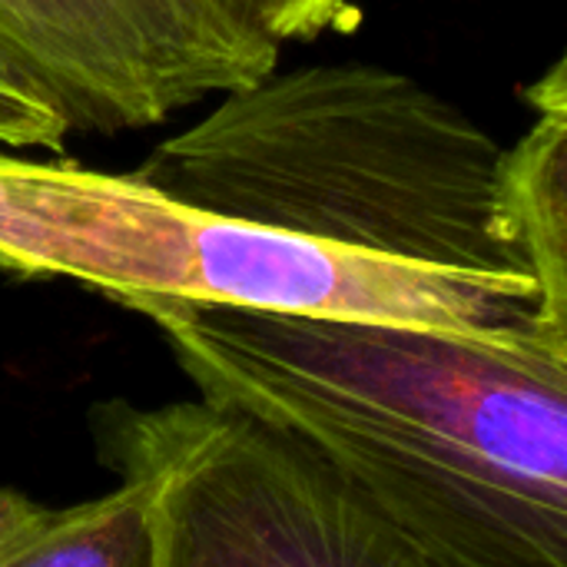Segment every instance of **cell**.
Masks as SVG:
<instances>
[{
    "mask_svg": "<svg viewBox=\"0 0 567 567\" xmlns=\"http://www.w3.org/2000/svg\"><path fill=\"white\" fill-rule=\"evenodd\" d=\"M199 402L276 429L435 567H567V362L449 332L133 306Z\"/></svg>",
    "mask_w": 567,
    "mask_h": 567,
    "instance_id": "1",
    "label": "cell"
},
{
    "mask_svg": "<svg viewBox=\"0 0 567 567\" xmlns=\"http://www.w3.org/2000/svg\"><path fill=\"white\" fill-rule=\"evenodd\" d=\"M502 153L478 120L402 70L312 63L223 93L133 176L349 252L535 286L502 229Z\"/></svg>",
    "mask_w": 567,
    "mask_h": 567,
    "instance_id": "2",
    "label": "cell"
},
{
    "mask_svg": "<svg viewBox=\"0 0 567 567\" xmlns=\"http://www.w3.org/2000/svg\"><path fill=\"white\" fill-rule=\"evenodd\" d=\"M0 276L70 279L143 302L369 319L567 362L532 282L458 276L349 252L189 206L63 156L0 146Z\"/></svg>",
    "mask_w": 567,
    "mask_h": 567,
    "instance_id": "3",
    "label": "cell"
},
{
    "mask_svg": "<svg viewBox=\"0 0 567 567\" xmlns=\"http://www.w3.org/2000/svg\"><path fill=\"white\" fill-rule=\"evenodd\" d=\"M90 432L146 495L156 567H435L302 445L233 409L106 402Z\"/></svg>",
    "mask_w": 567,
    "mask_h": 567,
    "instance_id": "4",
    "label": "cell"
},
{
    "mask_svg": "<svg viewBox=\"0 0 567 567\" xmlns=\"http://www.w3.org/2000/svg\"><path fill=\"white\" fill-rule=\"evenodd\" d=\"M276 66L223 0H0V70L70 133L150 130Z\"/></svg>",
    "mask_w": 567,
    "mask_h": 567,
    "instance_id": "5",
    "label": "cell"
},
{
    "mask_svg": "<svg viewBox=\"0 0 567 567\" xmlns=\"http://www.w3.org/2000/svg\"><path fill=\"white\" fill-rule=\"evenodd\" d=\"M532 126L502 153L498 216L528 266L542 309L567 336V60L558 56L525 86Z\"/></svg>",
    "mask_w": 567,
    "mask_h": 567,
    "instance_id": "6",
    "label": "cell"
},
{
    "mask_svg": "<svg viewBox=\"0 0 567 567\" xmlns=\"http://www.w3.org/2000/svg\"><path fill=\"white\" fill-rule=\"evenodd\" d=\"M0 567H156L146 495L120 482L100 498L47 508L0 548Z\"/></svg>",
    "mask_w": 567,
    "mask_h": 567,
    "instance_id": "7",
    "label": "cell"
},
{
    "mask_svg": "<svg viewBox=\"0 0 567 567\" xmlns=\"http://www.w3.org/2000/svg\"><path fill=\"white\" fill-rule=\"evenodd\" d=\"M223 3L279 47L286 40H312L329 30H346L352 27V20H359V10H352L349 0H223Z\"/></svg>",
    "mask_w": 567,
    "mask_h": 567,
    "instance_id": "8",
    "label": "cell"
},
{
    "mask_svg": "<svg viewBox=\"0 0 567 567\" xmlns=\"http://www.w3.org/2000/svg\"><path fill=\"white\" fill-rule=\"evenodd\" d=\"M66 123L37 96L20 90L0 70V146L3 150H43L60 156L66 146Z\"/></svg>",
    "mask_w": 567,
    "mask_h": 567,
    "instance_id": "9",
    "label": "cell"
},
{
    "mask_svg": "<svg viewBox=\"0 0 567 567\" xmlns=\"http://www.w3.org/2000/svg\"><path fill=\"white\" fill-rule=\"evenodd\" d=\"M43 512H47V505L30 502L27 495H20L13 488H0V548L10 538H17L20 532H27Z\"/></svg>",
    "mask_w": 567,
    "mask_h": 567,
    "instance_id": "10",
    "label": "cell"
}]
</instances>
